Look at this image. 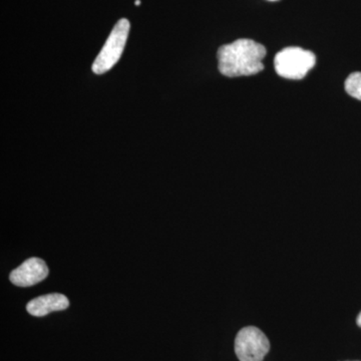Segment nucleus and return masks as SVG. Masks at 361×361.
Returning <instances> with one entry per match:
<instances>
[{
    "label": "nucleus",
    "mask_w": 361,
    "mask_h": 361,
    "mask_svg": "<svg viewBox=\"0 0 361 361\" xmlns=\"http://www.w3.org/2000/svg\"><path fill=\"white\" fill-rule=\"evenodd\" d=\"M346 92L355 99H360L361 101V73H351L350 75L345 80Z\"/></svg>",
    "instance_id": "0eeeda50"
},
{
    "label": "nucleus",
    "mask_w": 361,
    "mask_h": 361,
    "mask_svg": "<svg viewBox=\"0 0 361 361\" xmlns=\"http://www.w3.org/2000/svg\"><path fill=\"white\" fill-rule=\"evenodd\" d=\"M70 306L68 297L63 294L51 293L37 297L26 305V310L30 315L42 317L54 312V311L66 310Z\"/></svg>",
    "instance_id": "423d86ee"
},
{
    "label": "nucleus",
    "mask_w": 361,
    "mask_h": 361,
    "mask_svg": "<svg viewBox=\"0 0 361 361\" xmlns=\"http://www.w3.org/2000/svg\"><path fill=\"white\" fill-rule=\"evenodd\" d=\"M130 23L122 18L116 23L110 37L106 39L103 49L92 63V71L97 75H103L111 71L122 56L126 42L130 32Z\"/></svg>",
    "instance_id": "7ed1b4c3"
},
{
    "label": "nucleus",
    "mask_w": 361,
    "mask_h": 361,
    "mask_svg": "<svg viewBox=\"0 0 361 361\" xmlns=\"http://www.w3.org/2000/svg\"><path fill=\"white\" fill-rule=\"evenodd\" d=\"M49 275V268L42 259H27L9 275L11 283L18 287H30L44 281Z\"/></svg>",
    "instance_id": "39448f33"
},
{
    "label": "nucleus",
    "mask_w": 361,
    "mask_h": 361,
    "mask_svg": "<svg viewBox=\"0 0 361 361\" xmlns=\"http://www.w3.org/2000/svg\"><path fill=\"white\" fill-rule=\"evenodd\" d=\"M135 6H140L141 4V0H135Z\"/></svg>",
    "instance_id": "1a4fd4ad"
},
{
    "label": "nucleus",
    "mask_w": 361,
    "mask_h": 361,
    "mask_svg": "<svg viewBox=\"0 0 361 361\" xmlns=\"http://www.w3.org/2000/svg\"><path fill=\"white\" fill-rule=\"evenodd\" d=\"M269 349L267 336L257 327H244L235 339V353L240 361H262Z\"/></svg>",
    "instance_id": "20e7f679"
},
{
    "label": "nucleus",
    "mask_w": 361,
    "mask_h": 361,
    "mask_svg": "<svg viewBox=\"0 0 361 361\" xmlns=\"http://www.w3.org/2000/svg\"><path fill=\"white\" fill-rule=\"evenodd\" d=\"M266 56L264 45L252 39H240L222 45L218 51V66L225 77L253 75L264 70L262 61Z\"/></svg>",
    "instance_id": "f257e3e1"
},
{
    "label": "nucleus",
    "mask_w": 361,
    "mask_h": 361,
    "mask_svg": "<svg viewBox=\"0 0 361 361\" xmlns=\"http://www.w3.org/2000/svg\"><path fill=\"white\" fill-rule=\"evenodd\" d=\"M270 1H276V0H270Z\"/></svg>",
    "instance_id": "9d476101"
},
{
    "label": "nucleus",
    "mask_w": 361,
    "mask_h": 361,
    "mask_svg": "<svg viewBox=\"0 0 361 361\" xmlns=\"http://www.w3.org/2000/svg\"><path fill=\"white\" fill-rule=\"evenodd\" d=\"M356 322H357L358 326L361 327V312L357 316V320H356Z\"/></svg>",
    "instance_id": "6e6552de"
},
{
    "label": "nucleus",
    "mask_w": 361,
    "mask_h": 361,
    "mask_svg": "<svg viewBox=\"0 0 361 361\" xmlns=\"http://www.w3.org/2000/svg\"><path fill=\"white\" fill-rule=\"evenodd\" d=\"M315 63V54L301 47H286L278 52L274 59L278 75L289 80H302Z\"/></svg>",
    "instance_id": "f03ea898"
}]
</instances>
